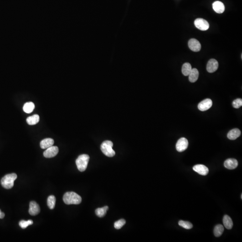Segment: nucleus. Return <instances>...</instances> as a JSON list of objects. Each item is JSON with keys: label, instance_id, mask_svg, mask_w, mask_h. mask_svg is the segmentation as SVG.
Masks as SVG:
<instances>
[{"label": "nucleus", "instance_id": "obj_20", "mask_svg": "<svg viewBox=\"0 0 242 242\" xmlns=\"http://www.w3.org/2000/svg\"><path fill=\"white\" fill-rule=\"evenodd\" d=\"M40 121V117L38 115H35L32 116L28 117L27 118V122L29 125H34L38 123Z\"/></svg>", "mask_w": 242, "mask_h": 242}, {"label": "nucleus", "instance_id": "obj_17", "mask_svg": "<svg viewBox=\"0 0 242 242\" xmlns=\"http://www.w3.org/2000/svg\"><path fill=\"white\" fill-rule=\"evenodd\" d=\"M199 73L196 68L192 69L189 75V80L192 83H195L198 79Z\"/></svg>", "mask_w": 242, "mask_h": 242}, {"label": "nucleus", "instance_id": "obj_3", "mask_svg": "<svg viewBox=\"0 0 242 242\" xmlns=\"http://www.w3.org/2000/svg\"><path fill=\"white\" fill-rule=\"evenodd\" d=\"M90 157L88 155L82 154L79 156L76 160V164L80 171H84L88 166Z\"/></svg>", "mask_w": 242, "mask_h": 242}, {"label": "nucleus", "instance_id": "obj_11", "mask_svg": "<svg viewBox=\"0 0 242 242\" xmlns=\"http://www.w3.org/2000/svg\"><path fill=\"white\" fill-rule=\"evenodd\" d=\"M193 169L194 171L198 173L199 174L203 175V176L207 175L209 173V169L205 165H201V164L195 165L193 167Z\"/></svg>", "mask_w": 242, "mask_h": 242}, {"label": "nucleus", "instance_id": "obj_9", "mask_svg": "<svg viewBox=\"0 0 242 242\" xmlns=\"http://www.w3.org/2000/svg\"><path fill=\"white\" fill-rule=\"evenodd\" d=\"M188 46L190 50L196 52L200 51L201 48V44L198 40L195 39H192L189 40Z\"/></svg>", "mask_w": 242, "mask_h": 242}, {"label": "nucleus", "instance_id": "obj_26", "mask_svg": "<svg viewBox=\"0 0 242 242\" xmlns=\"http://www.w3.org/2000/svg\"><path fill=\"white\" fill-rule=\"evenodd\" d=\"M33 224V222L31 220H29L27 221L22 220L19 223L20 226L23 229H26L29 225H32Z\"/></svg>", "mask_w": 242, "mask_h": 242}, {"label": "nucleus", "instance_id": "obj_25", "mask_svg": "<svg viewBox=\"0 0 242 242\" xmlns=\"http://www.w3.org/2000/svg\"><path fill=\"white\" fill-rule=\"evenodd\" d=\"M179 225L181 227H183L185 229H187V230L192 229L193 227L192 224L190 222L182 221V220L179 221Z\"/></svg>", "mask_w": 242, "mask_h": 242}, {"label": "nucleus", "instance_id": "obj_1", "mask_svg": "<svg viewBox=\"0 0 242 242\" xmlns=\"http://www.w3.org/2000/svg\"><path fill=\"white\" fill-rule=\"evenodd\" d=\"M64 202L66 205H79L82 201V198L74 192L66 193L63 197Z\"/></svg>", "mask_w": 242, "mask_h": 242}, {"label": "nucleus", "instance_id": "obj_2", "mask_svg": "<svg viewBox=\"0 0 242 242\" xmlns=\"http://www.w3.org/2000/svg\"><path fill=\"white\" fill-rule=\"evenodd\" d=\"M17 178V175L16 174L12 173L7 174L1 179V185L6 189H11L13 187L14 181Z\"/></svg>", "mask_w": 242, "mask_h": 242}, {"label": "nucleus", "instance_id": "obj_22", "mask_svg": "<svg viewBox=\"0 0 242 242\" xmlns=\"http://www.w3.org/2000/svg\"><path fill=\"white\" fill-rule=\"evenodd\" d=\"M109 209V207L108 206H104L103 208H98L95 211L96 215L98 217L100 218H102V217H104L106 215L107 211Z\"/></svg>", "mask_w": 242, "mask_h": 242}, {"label": "nucleus", "instance_id": "obj_23", "mask_svg": "<svg viewBox=\"0 0 242 242\" xmlns=\"http://www.w3.org/2000/svg\"><path fill=\"white\" fill-rule=\"evenodd\" d=\"M224 227L222 225H218L214 227V236L217 237H220L223 234L224 231Z\"/></svg>", "mask_w": 242, "mask_h": 242}, {"label": "nucleus", "instance_id": "obj_29", "mask_svg": "<svg viewBox=\"0 0 242 242\" xmlns=\"http://www.w3.org/2000/svg\"><path fill=\"white\" fill-rule=\"evenodd\" d=\"M5 213L2 212L0 210V219H3V218L5 217Z\"/></svg>", "mask_w": 242, "mask_h": 242}, {"label": "nucleus", "instance_id": "obj_15", "mask_svg": "<svg viewBox=\"0 0 242 242\" xmlns=\"http://www.w3.org/2000/svg\"><path fill=\"white\" fill-rule=\"evenodd\" d=\"M241 135V131L238 129L235 128L231 130L228 132L227 137L230 140H235Z\"/></svg>", "mask_w": 242, "mask_h": 242}, {"label": "nucleus", "instance_id": "obj_30", "mask_svg": "<svg viewBox=\"0 0 242 242\" xmlns=\"http://www.w3.org/2000/svg\"><path fill=\"white\" fill-rule=\"evenodd\" d=\"M241 199H242V195H241Z\"/></svg>", "mask_w": 242, "mask_h": 242}, {"label": "nucleus", "instance_id": "obj_13", "mask_svg": "<svg viewBox=\"0 0 242 242\" xmlns=\"http://www.w3.org/2000/svg\"><path fill=\"white\" fill-rule=\"evenodd\" d=\"M224 165L227 169H234L236 168L238 166V162L235 159L229 158L225 161Z\"/></svg>", "mask_w": 242, "mask_h": 242}, {"label": "nucleus", "instance_id": "obj_28", "mask_svg": "<svg viewBox=\"0 0 242 242\" xmlns=\"http://www.w3.org/2000/svg\"><path fill=\"white\" fill-rule=\"evenodd\" d=\"M232 105H233V107L236 109H238L240 108L242 105V99L238 98V99L234 100L232 103Z\"/></svg>", "mask_w": 242, "mask_h": 242}, {"label": "nucleus", "instance_id": "obj_27", "mask_svg": "<svg viewBox=\"0 0 242 242\" xmlns=\"http://www.w3.org/2000/svg\"><path fill=\"white\" fill-rule=\"evenodd\" d=\"M126 224V221L124 219H122L117 221L115 223L114 226L115 228L117 230L121 229Z\"/></svg>", "mask_w": 242, "mask_h": 242}, {"label": "nucleus", "instance_id": "obj_24", "mask_svg": "<svg viewBox=\"0 0 242 242\" xmlns=\"http://www.w3.org/2000/svg\"><path fill=\"white\" fill-rule=\"evenodd\" d=\"M56 199L54 196H50L47 199V205L48 207L51 210H53L55 206Z\"/></svg>", "mask_w": 242, "mask_h": 242}, {"label": "nucleus", "instance_id": "obj_16", "mask_svg": "<svg viewBox=\"0 0 242 242\" xmlns=\"http://www.w3.org/2000/svg\"><path fill=\"white\" fill-rule=\"evenodd\" d=\"M54 141L51 138H46L44 139L40 142V147L42 149H47L53 146Z\"/></svg>", "mask_w": 242, "mask_h": 242}, {"label": "nucleus", "instance_id": "obj_5", "mask_svg": "<svg viewBox=\"0 0 242 242\" xmlns=\"http://www.w3.org/2000/svg\"><path fill=\"white\" fill-rule=\"evenodd\" d=\"M195 26L201 31H206L210 27L209 22L204 19H197L194 22Z\"/></svg>", "mask_w": 242, "mask_h": 242}, {"label": "nucleus", "instance_id": "obj_12", "mask_svg": "<svg viewBox=\"0 0 242 242\" xmlns=\"http://www.w3.org/2000/svg\"><path fill=\"white\" fill-rule=\"evenodd\" d=\"M218 68V63L216 60L211 59L208 62L207 65V71L209 73L216 71Z\"/></svg>", "mask_w": 242, "mask_h": 242}, {"label": "nucleus", "instance_id": "obj_8", "mask_svg": "<svg viewBox=\"0 0 242 242\" xmlns=\"http://www.w3.org/2000/svg\"><path fill=\"white\" fill-rule=\"evenodd\" d=\"M59 152L58 148L57 146H52L47 148L44 152V156L46 158H52L56 156Z\"/></svg>", "mask_w": 242, "mask_h": 242}, {"label": "nucleus", "instance_id": "obj_10", "mask_svg": "<svg viewBox=\"0 0 242 242\" xmlns=\"http://www.w3.org/2000/svg\"><path fill=\"white\" fill-rule=\"evenodd\" d=\"M40 209L38 204L35 201H31L29 205V213L32 216H35L40 212Z\"/></svg>", "mask_w": 242, "mask_h": 242}, {"label": "nucleus", "instance_id": "obj_18", "mask_svg": "<svg viewBox=\"0 0 242 242\" xmlns=\"http://www.w3.org/2000/svg\"><path fill=\"white\" fill-rule=\"evenodd\" d=\"M223 222V224L225 227L226 229L228 230L232 229L233 226V223L231 218H230L229 216L225 215L224 216Z\"/></svg>", "mask_w": 242, "mask_h": 242}, {"label": "nucleus", "instance_id": "obj_19", "mask_svg": "<svg viewBox=\"0 0 242 242\" xmlns=\"http://www.w3.org/2000/svg\"><path fill=\"white\" fill-rule=\"evenodd\" d=\"M35 108V105L32 102L26 103L23 106V110L25 113L30 114L32 113Z\"/></svg>", "mask_w": 242, "mask_h": 242}, {"label": "nucleus", "instance_id": "obj_21", "mask_svg": "<svg viewBox=\"0 0 242 242\" xmlns=\"http://www.w3.org/2000/svg\"><path fill=\"white\" fill-rule=\"evenodd\" d=\"M192 68L191 65L189 63H185L182 66V71L183 75L185 76H189L192 71Z\"/></svg>", "mask_w": 242, "mask_h": 242}, {"label": "nucleus", "instance_id": "obj_7", "mask_svg": "<svg viewBox=\"0 0 242 242\" xmlns=\"http://www.w3.org/2000/svg\"><path fill=\"white\" fill-rule=\"evenodd\" d=\"M212 105V102L211 99H206L200 102L198 105L199 109L201 111L208 110Z\"/></svg>", "mask_w": 242, "mask_h": 242}, {"label": "nucleus", "instance_id": "obj_14", "mask_svg": "<svg viewBox=\"0 0 242 242\" xmlns=\"http://www.w3.org/2000/svg\"><path fill=\"white\" fill-rule=\"evenodd\" d=\"M213 10L218 14H222L225 11V6L223 2L220 1H215L212 4Z\"/></svg>", "mask_w": 242, "mask_h": 242}, {"label": "nucleus", "instance_id": "obj_4", "mask_svg": "<svg viewBox=\"0 0 242 242\" xmlns=\"http://www.w3.org/2000/svg\"><path fill=\"white\" fill-rule=\"evenodd\" d=\"M113 143L109 140L104 141L101 145V149L102 153L108 157H113L115 155V152L113 150Z\"/></svg>", "mask_w": 242, "mask_h": 242}, {"label": "nucleus", "instance_id": "obj_6", "mask_svg": "<svg viewBox=\"0 0 242 242\" xmlns=\"http://www.w3.org/2000/svg\"><path fill=\"white\" fill-rule=\"evenodd\" d=\"M188 142L185 138H181L178 140L176 145V148L179 152H182L187 149Z\"/></svg>", "mask_w": 242, "mask_h": 242}]
</instances>
